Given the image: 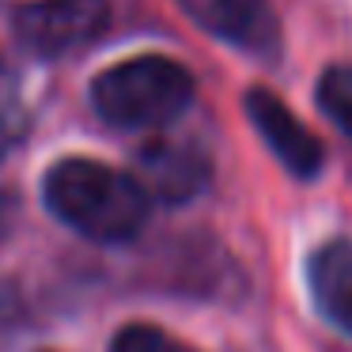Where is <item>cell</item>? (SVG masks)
<instances>
[{"instance_id": "cell-2", "label": "cell", "mask_w": 352, "mask_h": 352, "mask_svg": "<svg viewBox=\"0 0 352 352\" xmlns=\"http://www.w3.org/2000/svg\"><path fill=\"white\" fill-rule=\"evenodd\" d=\"M193 102V76L160 54L129 57L91 80V107L114 129H163Z\"/></svg>"}, {"instance_id": "cell-1", "label": "cell", "mask_w": 352, "mask_h": 352, "mask_svg": "<svg viewBox=\"0 0 352 352\" xmlns=\"http://www.w3.org/2000/svg\"><path fill=\"white\" fill-rule=\"evenodd\" d=\"M42 193H46V208L61 223L107 246L140 235L152 208V197L137 182V175H122L99 160L54 163L42 182Z\"/></svg>"}, {"instance_id": "cell-8", "label": "cell", "mask_w": 352, "mask_h": 352, "mask_svg": "<svg viewBox=\"0 0 352 352\" xmlns=\"http://www.w3.org/2000/svg\"><path fill=\"white\" fill-rule=\"evenodd\" d=\"M318 107H322V114L352 140V69L349 65H333V69L322 72Z\"/></svg>"}, {"instance_id": "cell-4", "label": "cell", "mask_w": 352, "mask_h": 352, "mask_svg": "<svg viewBox=\"0 0 352 352\" xmlns=\"http://www.w3.org/2000/svg\"><path fill=\"white\" fill-rule=\"evenodd\" d=\"M243 110H246V118H250V125L258 129V137L265 140V148L276 155V163H280L288 175L303 178V182L318 178L322 163H326L322 140L299 122L288 102L276 99L265 87H250V91L243 95Z\"/></svg>"}, {"instance_id": "cell-7", "label": "cell", "mask_w": 352, "mask_h": 352, "mask_svg": "<svg viewBox=\"0 0 352 352\" xmlns=\"http://www.w3.org/2000/svg\"><path fill=\"white\" fill-rule=\"evenodd\" d=\"M307 288L311 303L333 329L352 337V243L326 239L307 258Z\"/></svg>"}, {"instance_id": "cell-9", "label": "cell", "mask_w": 352, "mask_h": 352, "mask_svg": "<svg viewBox=\"0 0 352 352\" xmlns=\"http://www.w3.org/2000/svg\"><path fill=\"white\" fill-rule=\"evenodd\" d=\"M110 352H193V349H190V344H182V341H175L167 329L137 322V326H125L122 333L114 337Z\"/></svg>"}, {"instance_id": "cell-10", "label": "cell", "mask_w": 352, "mask_h": 352, "mask_svg": "<svg viewBox=\"0 0 352 352\" xmlns=\"http://www.w3.org/2000/svg\"><path fill=\"white\" fill-rule=\"evenodd\" d=\"M12 223H16V201H12V193L0 190V239L12 231Z\"/></svg>"}, {"instance_id": "cell-3", "label": "cell", "mask_w": 352, "mask_h": 352, "mask_svg": "<svg viewBox=\"0 0 352 352\" xmlns=\"http://www.w3.org/2000/svg\"><path fill=\"white\" fill-rule=\"evenodd\" d=\"M110 23L107 0H31L16 8L12 27L27 54L65 57L91 46Z\"/></svg>"}, {"instance_id": "cell-6", "label": "cell", "mask_w": 352, "mask_h": 352, "mask_svg": "<svg viewBox=\"0 0 352 352\" xmlns=\"http://www.w3.org/2000/svg\"><path fill=\"white\" fill-rule=\"evenodd\" d=\"M212 178V163L190 140H152L137 155V182L148 190V197L182 205L193 201Z\"/></svg>"}, {"instance_id": "cell-5", "label": "cell", "mask_w": 352, "mask_h": 352, "mask_svg": "<svg viewBox=\"0 0 352 352\" xmlns=\"http://www.w3.org/2000/svg\"><path fill=\"white\" fill-rule=\"evenodd\" d=\"M178 8L231 50L254 57L280 54V23L269 0H178Z\"/></svg>"}]
</instances>
